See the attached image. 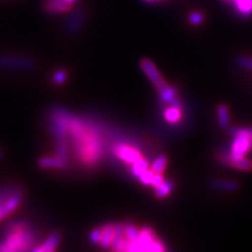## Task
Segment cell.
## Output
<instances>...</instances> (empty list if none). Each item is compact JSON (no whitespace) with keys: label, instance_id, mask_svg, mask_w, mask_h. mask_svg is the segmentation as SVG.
I'll return each mask as SVG.
<instances>
[{"label":"cell","instance_id":"cell-21","mask_svg":"<svg viewBox=\"0 0 252 252\" xmlns=\"http://www.w3.org/2000/svg\"><path fill=\"white\" fill-rule=\"evenodd\" d=\"M173 189H174V184H173V181H165L161 186H159V187L154 189V195H156V197L158 198H166L167 196H169L171 193L173 191Z\"/></svg>","mask_w":252,"mask_h":252},{"label":"cell","instance_id":"cell-13","mask_svg":"<svg viewBox=\"0 0 252 252\" xmlns=\"http://www.w3.org/2000/svg\"><path fill=\"white\" fill-rule=\"evenodd\" d=\"M235 12L242 18H250L252 15V0H231Z\"/></svg>","mask_w":252,"mask_h":252},{"label":"cell","instance_id":"cell-4","mask_svg":"<svg viewBox=\"0 0 252 252\" xmlns=\"http://www.w3.org/2000/svg\"><path fill=\"white\" fill-rule=\"evenodd\" d=\"M167 248L163 242L158 237L156 232L151 228L140 229L139 237L135 241H126L125 251H153V252H163Z\"/></svg>","mask_w":252,"mask_h":252},{"label":"cell","instance_id":"cell-16","mask_svg":"<svg viewBox=\"0 0 252 252\" xmlns=\"http://www.w3.org/2000/svg\"><path fill=\"white\" fill-rule=\"evenodd\" d=\"M60 242H61V235L59 232H53L48 238L43 242L42 245L39 248L34 249V251H41V252H52L55 251L56 248L59 247Z\"/></svg>","mask_w":252,"mask_h":252},{"label":"cell","instance_id":"cell-17","mask_svg":"<svg viewBox=\"0 0 252 252\" xmlns=\"http://www.w3.org/2000/svg\"><path fill=\"white\" fill-rule=\"evenodd\" d=\"M113 239H115V224L108 223V224L102 226V241H100V247L108 249L112 247Z\"/></svg>","mask_w":252,"mask_h":252},{"label":"cell","instance_id":"cell-9","mask_svg":"<svg viewBox=\"0 0 252 252\" xmlns=\"http://www.w3.org/2000/svg\"><path fill=\"white\" fill-rule=\"evenodd\" d=\"M210 188L215 189L219 191H225V193H237L241 189L239 182L235 180H229V179H212L208 182Z\"/></svg>","mask_w":252,"mask_h":252},{"label":"cell","instance_id":"cell-3","mask_svg":"<svg viewBox=\"0 0 252 252\" xmlns=\"http://www.w3.org/2000/svg\"><path fill=\"white\" fill-rule=\"evenodd\" d=\"M232 140L228 152L219 154L217 160L224 166H230L234 160L244 158L252 150V127H232L230 128Z\"/></svg>","mask_w":252,"mask_h":252},{"label":"cell","instance_id":"cell-29","mask_svg":"<svg viewBox=\"0 0 252 252\" xmlns=\"http://www.w3.org/2000/svg\"><path fill=\"white\" fill-rule=\"evenodd\" d=\"M163 182H165V176H163V174H158V173H156V175H154L153 181H152V184H151V186L156 189L159 187V186H161Z\"/></svg>","mask_w":252,"mask_h":252},{"label":"cell","instance_id":"cell-20","mask_svg":"<svg viewBox=\"0 0 252 252\" xmlns=\"http://www.w3.org/2000/svg\"><path fill=\"white\" fill-rule=\"evenodd\" d=\"M167 163H168V158H167L165 154H160V156L152 162L151 169H152L154 173H158V174H163V172L166 171Z\"/></svg>","mask_w":252,"mask_h":252},{"label":"cell","instance_id":"cell-19","mask_svg":"<svg viewBox=\"0 0 252 252\" xmlns=\"http://www.w3.org/2000/svg\"><path fill=\"white\" fill-rule=\"evenodd\" d=\"M84 21V12L83 11H76L72 17L70 18V21H69L68 28L70 30L71 33H76L77 30H80Z\"/></svg>","mask_w":252,"mask_h":252},{"label":"cell","instance_id":"cell-24","mask_svg":"<svg viewBox=\"0 0 252 252\" xmlns=\"http://www.w3.org/2000/svg\"><path fill=\"white\" fill-rule=\"evenodd\" d=\"M236 64L238 67L245 69V70L252 71V58H248V56H238L235 60Z\"/></svg>","mask_w":252,"mask_h":252},{"label":"cell","instance_id":"cell-10","mask_svg":"<svg viewBox=\"0 0 252 252\" xmlns=\"http://www.w3.org/2000/svg\"><path fill=\"white\" fill-rule=\"evenodd\" d=\"M43 8L46 12L53 14L65 13L72 9V5L65 1V0H45Z\"/></svg>","mask_w":252,"mask_h":252},{"label":"cell","instance_id":"cell-15","mask_svg":"<svg viewBox=\"0 0 252 252\" xmlns=\"http://www.w3.org/2000/svg\"><path fill=\"white\" fill-rule=\"evenodd\" d=\"M158 93H159L160 102L166 104V105L178 98V88L174 86H169L168 83H167L165 87L160 88V89L158 90Z\"/></svg>","mask_w":252,"mask_h":252},{"label":"cell","instance_id":"cell-7","mask_svg":"<svg viewBox=\"0 0 252 252\" xmlns=\"http://www.w3.org/2000/svg\"><path fill=\"white\" fill-rule=\"evenodd\" d=\"M140 68L143 69L144 74L146 75L147 78H149L151 82H152V84L158 90H159L160 88L165 87L167 84V82L165 81V78H163L161 72L158 70L157 65L154 64L150 59H141Z\"/></svg>","mask_w":252,"mask_h":252},{"label":"cell","instance_id":"cell-28","mask_svg":"<svg viewBox=\"0 0 252 252\" xmlns=\"http://www.w3.org/2000/svg\"><path fill=\"white\" fill-rule=\"evenodd\" d=\"M89 241L93 244H100V241H102V228L94 229L89 234Z\"/></svg>","mask_w":252,"mask_h":252},{"label":"cell","instance_id":"cell-1","mask_svg":"<svg viewBox=\"0 0 252 252\" xmlns=\"http://www.w3.org/2000/svg\"><path fill=\"white\" fill-rule=\"evenodd\" d=\"M68 137L74 145L75 156L82 165L87 168L98 166L104 158L105 143L103 132L96 124L87 119L69 116Z\"/></svg>","mask_w":252,"mask_h":252},{"label":"cell","instance_id":"cell-11","mask_svg":"<svg viewBox=\"0 0 252 252\" xmlns=\"http://www.w3.org/2000/svg\"><path fill=\"white\" fill-rule=\"evenodd\" d=\"M39 166L43 169H65L68 167V162L56 156L42 157L39 160Z\"/></svg>","mask_w":252,"mask_h":252},{"label":"cell","instance_id":"cell-22","mask_svg":"<svg viewBox=\"0 0 252 252\" xmlns=\"http://www.w3.org/2000/svg\"><path fill=\"white\" fill-rule=\"evenodd\" d=\"M229 167H231V168H235V169H238V171H242V172H251L252 171V161L245 157L239 158V159L234 160V161L230 163Z\"/></svg>","mask_w":252,"mask_h":252},{"label":"cell","instance_id":"cell-8","mask_svg":"<svg viewBox=\"0 0 252 252\" xmlns=\"http://www.w3.org/2000/svg\"><path fill=\"white\" fill-rule=\"evenodd\" d=\"M163 118L169 124H178L184 117V103L181 99L176 98L172 103L167 104V108L163 109Z\"/></svg>","mask_w":252,"mask_h":252},{"label":"cell","instance_id":"cell-23","mask_svg":"<svg viewBox=\"0 0 252 252\" xmlns=\"http://www.w3.org/2000/svg\"><path fill=\"white\" fill-rule=\"evenodd\" d=\"M139 234L140 229L133 224V223H126V224H124V236L127 242L135 241V239L139 237Z\"/></svg>","mask_w":252,"mask_h":252},{"label":"cell","instance_id":"cell-33","mask_svg":"<svg viewBox=\"0 0 252 252\" xmlns=\"http://www.w3.org/2000/svg\"><path fill=\"white\" fill-rule=\"evenodd\" d=\"M224 1H228V2H230V1H231V0H224Z\"/></svg>","mask_w":252,"mask_h":252},{"label":"cell","instance_id":"cell-14","mask_svg":"<svg viewBox=\"0 0 252 252\" xmlns=\"http://www.w3.org/2000/svg\"><path fill=\"white\" fill-rule=\"evenodd\" d=\"M0 65L1 67H6L9 68L11 67H17V68H25V69H30L31 67H33L34 63L30 61L28 59H12V58H0Z\"/></svg>","mask_w":252,"mask_h":252},{"label":"cell","instance_id":"cell-25","mask_svg":"<svg viewBox=\"0 0 252 252\" xmlns=\"http://www.w3.org/2000/svg\"><path fill=\"white\" fill-rule=\"evenodd\" d=\"M188 20L189 23L194 25V26H198V25H201L204 21V15L201 13V12H197V11L191 12V13L189 14Z\"/></svg>","mask_w":252,"mask_h":252},{"label":"cell","instance_id":"cell-31","mask_svg":"<svg viewBox=\"0 0 252 252\" xmlns=\"http://www.w3.org/2000/svg\"><path fill=\"white\" fill-rule=\"evenodd\" d=\"M65 1H67V2H69V4H75V2H76L77 1V0H65Z\"/></svg>","mask_w":252,"mask_h":252},{"label":"cell","instance_id":"cell-27","mask_svg":"<svg viewBox=\"0 0 252 252\" xmlns=\"http://www.w3.org/2000/svg\"><path fill=\"white\" fill-rule=\"evenodd\" d=\"M68 78V72L65 70H58L53 75V82L55 84H63Z\"/></svg>","mask_w":252,"mask_h":252},{"label":"cell","instance_id":"cell-32","mask_svg":"<svg viewBox=\"0 0 252 252\" xmlns=\"http://www.w3.org/2000/svg\"><path fill=\"white\" fill-rule=\"evenodd\" d=\"M1 157H2V153H1V150H0V159H1Z\"/></svg>","mask_w":252,"mask_h":252},{"label":"cell","instance_id":"cell-12","mask_svg":"<svg viewBox=\"0 0 252 252\" xmlns=\"http://www.w3.org/2000/svg\"><path fill=\"white\" fill-rule=\"evenodd\" d=\"M217 123L222 130H228L231 125V118H230V110L225 104H219L216 108Z\"/></svg>","mask_w":252,"mask_h":252},{"label":"cell","instance_id":"cell-5","mask_svg":"<svg viewBox=\"0 0 252 252\" xmlns=\"http://www.w3.org/2000/svg\"><path fill=\"white\" fill-rule=\"evenodd\" d=\"M24 200V191L19 187L0 188V222L13 214Z\"/></svg>","mask_w":252,"mask_h":252},{"label":"cell","instance_id":"cell-2","mask_svg":"<svg viewBox=\"0 0 252 252\" xmlns=\"http://www.w3.org/2000/svg\"><path fill=\"white\" fill-rule=\"evenodd\" d=\"M36 234L26 220H17L8 225L5 237L0 244V251H25L35 244Z\"/></svg>","mask_w":252,"mask_h":252},{"label":"cell","instance_id":"cell-6","mask_svg":"<svg viewBox=\"0 0 252 252\" xmlns=\"http://www.w3.org/2000/svg\"><path fill=\"white\" fill-rule=\"evenodd\" d=\"M112 150V154L115 156L117 159L121 160L126 165H133L134 162L139 161L140 159L145 158L141 153V151L138 149L137 146L132 144H127V143H116L113 144V146L111 147Z\"/></svg>","mask_w":252,"mask_h":252},{"label":"cell","instance_id":"cell-26","mask_svg":"<svg viewBox=\"0 0 252 252\" xmlns=\"http://www.w3.org/2000/svg\"><path fill=\"white\" fill-rule=\"evenodd\" d=\"M154 175H156V173H154L152 169H147V171H145L143 174L140 175V178L138 179V180L145 186H151V184H152L153 181Z\"/></svg>","mask_w":252,"mask_h":252},{"label":"cell","instance_id":"cell-18","mask_svg":"<svg viewBox=\"0 0 252 252\" xmlns=\"http://www.w3.org/2000/svg\"><path fill=\"white\" fill-rule=\"evenodd\" d=\"M150 168V162L146 158H143L139 161L134 162L133 165H131V175L135 179H139L140 175L143 174L145 171Z\"/></svg>","mask_w":252,"mask_h":252},{"label":"cell","instance_id":"cell-30","mask_svg":"<svg viewBox=\"0 0 252 252\" xmlns=\"http://www.w3.org/2000/svg\"><path fill=\"white\" fill-rule=\"evenodd\" d=\"M146 2H156V1H163V0H144Z\"/></svg>","mask_w":252,"mask_h":252}]
</instances>
